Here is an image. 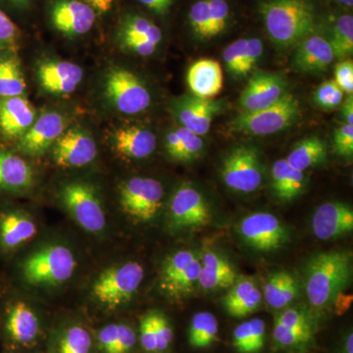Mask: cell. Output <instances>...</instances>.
Listing matches in <instances>:
<instances>
[{"label":"cell","instance_id":"11a10c76","mask_svg":"<svg viewBox=\"0 0 353 353\" xmlns=\"http://www.w3.org/2000/svg\"><path fill=\"white\" fill-rule=\"evenodd\" d=\"M7 6L13 7L15 9H23L31 3L32 0H2Z\"/></svg>","mask_w":353,"mask_h":353},{"label":"cell","instance_id":"3957f363","mask_svg":"<svg viewBox=\"0 0 353 353\" xmlns=\"http://www.w3.org/2000/svg\"><path fill=\"white\" fill-rule=\"evenodd\" d=\"M145 277V266L138 260H110L88 278L83 290V303L94 314L112 318L129 307L138 296Z\"/></svg>","mask_w":353,"mask_h":353},{"label":"cell","instance_id":"603a6c76","mask_svg":"<svg viewBox=\"0 0 353 353\" xmlns=\"http://www.w3.org/2000/svg\"><path fill=\"white\" fill-rule=\"evenodd\" d=\"M38 117L36 108L26 97L0 99V139L15 143L29 131Z\"/></svg>","mask_w":353,"mask_h":353},{"label":"cell","instance_id":"d6986e66","mask_svg":"<svg viewBox=\"0 0 353 353\" xmlns=\"http://www.w3.org/2000/svg\"><path fill=\"white\" fill-rule=\"evenodd\" d=\"M36 74L41 90L58 97L73 94L83 80V70L80 65L60 58L41 60Z\"/></svg>","mask_w":353,"mask_h":353},{"label":"cell","instance_id":"5b68a950","mask_svg":"<svg viewBox=\"0 0 353 353\" xmlns=\"http://www.w3.org/2000/svg\"><path fill=\"white\" fill-rule=\"evenodd\" d=\"M305 292L314 307H326L350 285L352 252L332 250L317 253L306 265Z\"/></svg>","mask_w":353,"mask_h":353},{"label":"cell","instance_id":"4fadbf2b","mask_svg":"<svg viewBox=\"0 0 353 353\" xmlns=\"http://www.w3.org/2000/svg\"><path fill=\"white\" fill-rule=\"evenodd\" d=\"M44 353H97L94 329L87 316L64 313L51 322Z\"/></svg>","mask_w":353,"mask_h":353},{"label":"cell","instance_id":"d6a6232c","mask_svg":"<svg viewBox=\"0 0 353 353\" xmlns=\"http://www.w3.org/2000/svg\"><path fill=\"white\" fill-rule=\"evenodd\" d=\"M27 83L17 50L0 51V99L25 97Z\"/></svg>","mask_w":353,"mask_h":353},{"label":"cell","instance_id":"ba28073f","mask_svg":"<svg viewBox=\"0 0 353 353\" xmlns=\"http://www.w3.org/2000/svg\"><path fill=\"white\" fill-rule=\"evenodd\" d=\"M101 94L109 109L123 115L145 112L152 102L148 85L131 70L121 66L106 70L101 78Z\"/></svg>","mask_w":353,"mask_h":353},{"label":"cell","instance_id":"f1b7e54d","mask_svg":"<svg viewBox=\"0 0 353 353\" xmlns=\"http://www.w3.org/2000/svg\"><path fill=\"white\" fill-rule=\"evenodd\" d=\"M223 70L213 59H199L188 70L187 83L190 92L201 99H213L223 88Z\"/></svg>","mask_w":353,"mask_h":353},{"label":"cell","instance_id":"9c48e42d","mask_svg":"<svg viewBox=\"0 0 353 353\" xmlns=\"http://www.w3.org/2000/svg\"><path fill=\"white\" fill-rule=\"evenodd\" d=\"M43 231L31 208L15 201H0V261L6 263Z\"/></svg>","mask_w":353,"mask_h":353},{"label":"cell","instance_id":"cb8c5ba5","mask_svg":"<svg viewBox=\"0 0 353 353\" xmlns=\"http://www.w3.org/2000/svg\"><path fill=\"white\" fill-rule=\"evenodd\" d=\"M230 6L226 0H199L189 11V23L197 38L211 39L227 30Z\"/></svg>","mask_w":353,"mask_h":353},{"label":"cell","instance_id":"e0dca14e","mask_svg":"<svg viewBox=\"0 0 353 353\" xmlns=\"http://www.w3.org/2000/svg\"><path fill=\"white\" fill-rule=\"evenodd\" d=\"M212 218L210 208L201 192L189 185L174 190L166 206L167 226L173 231L208 225Z\"/></svg>","mask_w":353,"mask_h":353},{"label":"cell","instance_id":"836d02e7","mask_svg":"<svg viewBox=\"0 0 353 353\" xmlns=\"http://www.w3.org/2000/svg\"><path fill=\"white\" fill-rule=\"evenodd\" d=\"M272 183L279 199L292 201L303 192L306 183L305 174L292 168L285 159L277 160L272 168Z\"/></svg>","mask_w":353,"mask_h":353},{"label":"cell","instance_id":"f546056e","mask_svg":"<svg viewBox=\"0 0 353 353\" xmlns=\"http://www.w3.org/2000/svg\"><path fill=\"white\" fill-rule=\"evenodd\" d=\"M162 38L163 34L161 29L139 14H125L118 26L117 41L123 50L132 44L141 43H153L158 46Z\"/></svg>","mask_w":353,"mask_h":353},{"label":"cell","instance_id":"d4e9b609","mask_svg":"<svg viewBox=\"0 0 353 353\" xmlns=\"http://www.w3.org/2000/svg\"><path fill=\"white\" fill-rule=\"evenodd\" d=\"M312 230L321 241L340 238L353 230V210L345 202L328 201L316 209L312 217Z\"/></svg>","mask_w":353,"mask_h":353},{"label":"cell","instance_id":"7bdbcfd3","mask_svg":"<svg viewBox=\"0 0 353 353\" xmlns=\"http://www.w3.org/2000/svg\"><path fill=\"white\" fill-rule=\"evenodd\" d=\"M345 92L334 81H326L318 87L314 94L316 103L323 109H334L341 105Z\"/></svg>","mask_w":353,"mask_h":353},{"label":"cell","instance_id":"1f68e13d","mask_svg":"<svg viewBox=\"0 0 353 353\" xmlns=\"http://www.w3.org/2000/svg\"><path fill=\"white\" fill-rule=\"evenodd\" d=\"M224 297V306L229 315L245 317L259 308L261 303V292L252 279H236Z\"/></svg>","mask_w":353,"mask_h":353},{"label":"cell","instance_id":"f5cc1de1","mask_svg":"<svg viewBox=\"0 0 353 353\" xmlns=\"http://www.w3.org/2000/svg\"><path fill=\"white\" fill-rule=\"evenodd\" d=\"M94 9L95 12L108 13L112 9L115 0H83Z\"/></svg>","mask_w":353,"mask_h":353},{"label":"cell","instance_id":"8992f818","mask_svg":"<svg viewBox=\"0 0 353 353\" xmlns=\"http://www.w3.org/2000/svg\"><path fill=\"white\" fill-rule=\"evenodd\" d=\"M260 13L267 34L279 48L296 46L314 31V6L311 0H266Z\"/></svg>","mask_w":353,"mask_h":353},{"label":"cell","instance_id":"30bf717a","mask_svg":"<svg viewBox=\"0 0 353 353\" xmlns=\"http://www.w3.org/2000/svg\"><path fill=\"white\" fill-rule=\"evenodd\" d=\"M201 261L196 252L179 250L169 253L160 264L157 287L169 301L187 299L199 285Z\"/></svg>","mask_w":353,"mask_h":353},{"label":"cell","instance_id":"7a4b0ae2","mask_svg":"<svg viewBox=\"0 0 353 353\" xmlns=\"http://www.w3.org/2000/svg\"><path fill=\"white\" fill-rule=\"evenodd\" d=\"M51 322L43 301L18 289L0 275L1 353L44 352Z\"/></svg>","mask_w":353,"mask_h":353},{"label":"cell","instance_id":"ac0fdd59","mask_svg":"<svg viewBox=\"0 0 353 353\" xmlns=\"http://www.w3.org/2000/svg\"><path fill=\"white\" fill-rule=\"evenodd\" d=\"M241 238L246 245L261 252L280 250L289 241V233L281 220L267 212L252 213L241 220Z\"/></svg>","mask_w":353,"mask_h":353},{"label":"cell","instance_id":"7dc6e473","mask_svg":"<svg viewBox=\"0 0 353 353\" xmlns=\"http://www.w3.org/2000/svg\"><path fill=\"white\" fill-rule=\"evenodd\" d=\"M334 150L340 157H352L353 155V126L341 125L334 131Z\"/></svg>","mask_w":353,"mask_h":353},{"label":"cell","instance_id":"f6af8a7d","mask_svg":"<svg viewBox=\"0 0 353 353\" xmlns=\"http://www.w3.org/2000/svg\"><path fill=\"white\" fill-rule=\"evenodd\" d=\"M246 41L248 39H238L229 44L223 52V59L226 68L234 76H240L241 65L245 57Z\"/></svg>","mask_w":353,"mask_h":353},{"label":"cell","instance_id":"b9f144b4","mask_svg":"<svg viewBox=\"0 0 353 353\" xmlns=\"http://www.w3.org/2000/svg\"><path fill=\"white\" fill-rule=\"evenodd\" d=\"M153 325L157 336V353H165L171 347L174 332L170 320L162 311L152 309Z\"/></svg>","mask_w":353,"mask_h":353},{"label":"cell","instance_id":"60d3db41","mask_svg":"<svg viewBox=\"0 0 353 353\" xmlns=\"http://www.w3.org/2000/svg\"><path fill=\"white\" fill-rule=\"evenodd\" d=\"M313 328H292L275 321L274 339L282 347H292L304 345L312 339Z\"/></svg>","mask_w":353,"mask_h":353},{"label":"cell","instance_id":"277c9868","mask_svg":"<svg viewBox=\"0 0 353 353\" xmlns=\"http://www.w3.org/2000/svg\"><path fill=\"white\" fill-rule=\"evenodd\" d=\"M53 199L83 234L95 241L108 240L111 231L108 208L101 185L95 181L87 176H66L55 185Z\"/></svg>","mask_w":353,"mask_h":353},{"label":"cell","instance_id":"52a82bcc","mask_svg":"<svg viewBox=\"0 0 353 353\" xmlns=\"http://www.w3.org/2000/svg\"><path fill=\"white\" fill-rule=\"evenodd\" d=\"M116 204L120 214L130 224H152L166 206L163 183L152 176L124 179L116 188Z\"/></svg>","mask_w":353,"mask_h":353},{"label":"cell","instance_id":"680465c9","mask_svg":"<svg viewBox=\"0 0 353 353\" xmlns=\"http://www.w3.org/2000/svg\"><path fill=\"white\" fill-rule=\"evenodd\" d=\"M37 353H44V352H37Z\"/></svg>","mask_w":353,"mask_h":353},{"label":"cell","instance_id":"2e32d148","mask_svg":"<svg viewBox=\"0 0 353 353\" xmlns=\"http://www.w3.org/2000/svg\"><path fill=\"white\" fill-rule=\"evenodd\" d=\"M69 116L58 110H46L37 117L24 136L12 148L28 159L46 157L55 141L69 127Z\"/></svg>","mask_w":353,"mask_h":353},{"label":"cell","instance_id":"f907efd6","mask_svg":"<svg viewBox=\"0 0 353 353\" xmlns=\"http://www.w3.org/2000/svg\"><path fill=\"white\" fill-rule=\"evenodd\" d=\"M276 322L292 328H313L308 316L296 308H289L276 318Z\"/></svg>","mask_w":353,"mask_h":353},{"label":"cell","instance_id":"9f6ffc18","mask_svg":"<svg viewBox=\"0 0 353 353\" xmlns=\"http://www.w3.org/2000/svg\"><path fill=\"white\" fill-rule=\"evenodd\" d=\"M341 353H353V334L352 332L348 333L347 338H345Z\"/></svg>","mask_w":353,"mask_h":353},{"label":"cell","instance_id":"9a60e30c","mask_svg":"<svg viewBox=\"0 0 353 353\" xmlns=\"http://www.w3.org/2000/svg\"><path fill=\"white\" fill-rule=\"evenodd\" d=\"M223 182L230 189L250 194L259 189L263 182L260 155L256 148L239 145L233 148L222 162Z\"/></svg>","mask_w":353,"mask_h":353},{"label":"cell","instance_id":"44dd1931","mask_svg":"<svg viewBox=\"0 0 353 353\" xmlns=\"http://www.w3.org/2000/svg\"><path fill=\"white\" fill-rule=\"evenodd\" d=\"M111 152L127 161H137L152 157L157 150L154 132L139 125H125L116 128L108 136Z\"/></svg>","mask_w":353,"mask_h":353},{"label":"cell","instance_id":"4316f807","mask_svg":"<svg viewBox=\"0 0 353 353\" xmlns=\"http://www.w3.org/2000/svg\"><path fill=\"white\" fill-rule=\"evenodd\" d=\"M334 54L328 38L321 34H309L296 44L292 66L301 73L319 74L333 63Z\"/></svg>","mask_w":353,"mask_h":353},{"label":"cell","instance_id":"f35d334b","mask_svg":"<svg viewBox=\"0 0 353 353\" xmlns=\"http://www.w3.org/2000/svg\"><path fill=\"white\" fill-rule=\"evenodd\" d=\"M219 333L217 318L211 312L202 311L192 318L189 328V343L194 348H205L212 345Z\"/></svg>","mask_w":353,"mask_h":353},{"label":"cell","instance_id":"d590c367","mask_svg":"<svg viewBox=\"0 0 353 353\" xmlns=\"http://www.w3.org/2000/svg\"><path fill=\"white\" fill-rule=\"evenodd\" d=\"M299 288L296 279L289 272H277L267 280L265 301L273 308H283L296 301Z\"/></svg>","mask_w":353,"mask_h":353},{"label":"cell","instance_id":"6da1fadb","mask_svg":"<svg viewBox=\"0 0 353 353\" xmlns=\"http://www.w3.org/2000/svg\"><path fill=\"white\" fill-rule=\"evenodd\" d=\"M10 284L46 303L73 287L83 267L80 246L68 234L46 232L6 262Z\"/></svg>","mask_w":353,"mask_h":353},{"label":"cell","instance_id":"c3c4849f","mask_svg":"<svg viewBox=\"0 0 353 353\" xmlns=\"http://www.w3.org/2000/svg\"><path fill=\"white\" fill-rule=\"evenodd\" d=\"M264 46L262 41L257 38L248 39L245 57H243V65H241L240 76L248 75L252 71L255 65L259 63L260 58L263 54Z\"/></svg>","mask_w":353,"mask_h":353},{"label":"cell","instance_id":"8fae6325","mask_svg":"<svg viewBox=\"0 0 353 353\" xmlns=\"http://www.w3.org/2000/svg\"><path fill=\"white\" fill-rule=\"evenodd\" d=\"M301 112L299 102L294 95L285 94L273 105L243 112L234 118L231 126L234 131L250 136H268L284 131L296 124Z\"/></svg>","mask_w":353,"mask_h":353},{"label":"cell","instance_id":"5bb4252c","mask_svg":"<svg viewBox=\"0 0 353 353\" xmlns=\"http://www.w3.org/2000/svg\"><path fill=\"white\" fill-rule=\"evenodd\" d=\"M99 152L97 141L88 130L69 126L46 157L57 168L77 170L94 163Z\"/></svg>","mask_w":353,"mask_h":353},{"label":"cell","instance_id":"83f0119b","mask_svg":"<svg viewBox=\"0 0 353 353\" xmlns=\"http://www.w3.org/2000/svg\"><path fill=\"white\" fill-rule=\"evenodd\" d=\"M94 338L97 353H134L139 343L136 329L114 317L94 329Z\"/></svg>","mask_w":353,"mask_h":353},{"label":"cell","instance_id":"8d00e7d4","mask_svg":"<svg viewBox=\"0 0 353 353\" xmlns=\"http://www.w3.org/2000/svg\"><path fill=\"white\" fill-rule=\"evenodd\" d=\"M327 155L326 143L317 137H309L297 143L285 160L292 168L304 172L323 163Z\"/></svg>","mask_w":353,"mask_h":353},{"label":"cell","instance_id":"bcb514c9","mask_svg":"<svg viewBox=\"0 0 353 353\" xmlns=\"http://www.w3.org/2000/svg\"><path fill=\"white\" fill-rule=\"evenodd\" d=\"M139 343L146 353H157V336H155L154 325L152 310L141 316L139 326Z\"/></svg>","mask_w":353,"mask_h":353},{"label":"cell","instance_id":"e575fe53","mask_svg":"<svg viewBox=\"0 0 353 353\" xmlns=\"http://www.w3.org/2000/svg\"><path fill=\"white\" fill-rule=\"evenodd\" d=\"M165 152L174 161L187 162L199 157L203 150V141L196 132L180 127L165 137Z\"/></svg>","mask_w":353,"mask_h":353},{"label":"cell","instance_id":"ab89813d","mask_svg":"<svg viewBox=\"0 0 353 353\" xmlns=\"http://www.w3.org/2000/svg\"><path fill=\"white\" fill-rule=\"evenodd\" d=\"M333 48L334 58L348 59L353 54V17L352 15H341L334 21L331 36L328 39Z\"/></svg>","mask_w":353,"mask_h":353},{"label":"cell","instance_id":"681fc988","mask_svg":"<svg viewBox=\"0 0 353 353\" xmlns=\"http://www.w3.org/2000/svg\"><path fill=\"white\" fill-rule=\"evenodd\" d=\"M334 82L348 95L353 92V63L352 59L341 60L334 70Z\"/></svg>","mask_w":353,"mask_h":353},{"label":"cell","instance_id":"6f0895ef","mask_svg":"<svg viewBox=\"0 0 353 353\" xmlns=\"http://www.w3.org/2000/svg\"><path fill=\"white\" fill-rule=\"evenodd\" d=\"M336 3L340 4L341 6L348 7V8H352L353 6V0H334Z\"/></svg>","mask_w":353,"mask_h":353},{"label":"cell","instance_id":"db71d44e","mask_svg":"<svg viewBox=\"0 0 353 353\" xmlns=\"http://www.w3.org/2000/svg\"><path fill=\"white\" fill-rule=\"evenodd\" d=\"M343 117L345 118V124L353 126V99L352 94L348 95L347 101L343 105Z\"/></svg>","mask_w":353,"mask_h":353},{"label":"cell","instance_id":"4dcf8cb0","mask_svg":"<svg viewBox=\"0 0 353 353\" xmlns=\"http://www.w3.org/2000/svg\"><path fill=\"white\" fill-rule=\"evenodd\" d=\"M201 261L199 285L203 290L228 289L238 279L234 265L220 253L208 250L202 255Z\"/></svg>","mask_w":353,"mask_h":353},{"label":"cell","instance_id":"74e56055","mask_svg":"<svg viewBox=\"0 0 353 353\" xmlns=\"http://www.w3.org/2000/svg\"><path fill=\"white\" fill-rule=\"evenodd\" d=\"M266 340V326L259 318L241 323L233 334V345L240 353H259Z\"/></svg>","mask_w":353,"mask_h":353},{"label":"cell","instance_id":"816d5d0a","mask_svg":"<svg viewBox=\"0 0 353 353\" xmlns=\"http://www.w3.org/2000/svg\"><path fill=\"white\" fill-rule=\"evenodd\" d=\"M138 1L157 15H165L170 10L174 0H138Z\"/></svg>","mask_w":353,"mask_h":353},{"label":"cell","instance_id":"7402d4cb","mask_svg":"<svg viewBox=\"0 0 353 353\" xmlns=\"http://www.w3.org/2000/svg\"><path fill=\"white\" fill-rule=\"evenodd\" d=\"M171 108L182 127L202 137L210 130L212 121L222 105L213 99H201L192 94L175 99Z\"/></svg>","mask_w":353,"mask_h":353},{"label":"cell","instance_id":"7c38bea8","mask_svg":"<svg viewBox=\"0 0 353 353\" xmlns=\"http://www.w3.org/2000/svg\"><path fill=\"white\" fill-rule=\"evenodd\" d=\"M39 185L38 171L32 160L0 141V201L34 196Z\"/></svg>","mask_w":353,"mask_h":353},{"label":"cell","instance_id":"ffe728a7","mask_svg":"<svg viewBox=\"0 0 353 353\" xmlns=\"http://www.w3.org/2000/svg\"><path fill=\"white\" fill-rule=\"evenodd\" d=\"M50 18L58 32L66 38L75 39L92 31L97 12L83 0H53Z\"/></svg>","mask_w":353,"mask_h":353},{"label":"cell","instance_id":"484cf974","mask_svg":"<svg viewBox=\"0 0 353 353\" xmlns=\"http://www.w3.org/2000/svg\"><path fill=\"white\" fill-rule=\"evenodd\" d=\"M285 87L284 78L278 74H256L241 92V106L245 112H252L273 105L287 94Z\"/></svg>","mask_w":353,"mask_h":353},{"label":"cell","instance_id":"ee69618b","mask_svg":"<svg viewBox=\"0 0 353 353\" xmlns=\"http://www.w3.org/2000/svg\"><path fill=\"white\" fill-rule=\"evenodd\" d=\"M20 38L19 27L0 8V51L17 50Z\"/></svg>","mask_w":353,"mask_h":353}]
</instances>
